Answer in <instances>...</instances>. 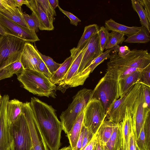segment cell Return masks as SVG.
<instances>
[{"mask_svg": "<svg viewBox=\"0 0 150 150\" xmlns=\"http://www.w3.org/2000/svg\"><path fill=\"white\" fill-rule=\"evenodd\" d=\"M144 7V11L147 18L150 22V0H137Z\"/></svg>", "mask_w": 150, "mask_h": 150, "instance_id": "7dc6e473", "label": "cell"}, {"mask_svg": "<svg viewBox=\"0 0 150 150\" xmlns=\"http://www.w3.org/2000/svg\"><path fill=\"white\" fill-rule=\"evenodd\" d=\"M143 70H138L118 79V89L119 98L137 83L139 79Z\"/></svg>", "mask_w": 150, "mask_h": 150, "instance_id": "ffe728a7", "label": "cell"}, {"mask_svg": "<svg viewBox=\"0 0 150 150\" xmlns=\"http://www.w3.org/2000/svg\"><path fill=\"white\" fill-rule=\"evenodd\" d=\"M92 90L84 88L73 97L72 103L60 116L62 130L67 134L81 111L84 109L90 99Z\"/></svg>", "mask_w": 150, "mask_h": 150, "instance_id": "5b68a950", "label": "cell"}, {"mask_svg": "<svg viewBox=\"0 0 150 150\" xmlns=\"http://www.w3.org/2000/svg\"><path fill=\"white\" fill-rule=\"evenodd\" d=\"M99 29V26L95 24L90 25L85 27L83 33L79 42L76 48L74 47L77 53L83 48L93 36L98 33Z\"/></svg>", "mask_w": 150, "mask_h": 150, "instance_id": "4316f807", "label": "cell"}, {"mask_svg": "<svg viewBox=\"0 0 150 150\" xmlns=\"http://www.w3.org/2000/svg\"><path fill=\"white\" fill-rule=\"evenodd\" d=\"M145 146L146 150H150V112L145 119L144 124Z\"/></svg>", "mask_w": 150, "mask_h": 150, "instance_id": "8d00e7d4", "label": "cell"}, {"mask_svg": "<svg viewBox=\"0 0 150 150\" xmlns=\"http://www.w3.org/2000/svg\"><path fill=\"white\" fill-rule=\"evenodd\" d=\"M14 6L21 10V6L23 4L26 5L28 3L27 0H13Z\"/></svg>", "mask_w": 150, "mask_h": 150, "instance_id": "816d5d0a", "label": "cell"}, {"mask_svg": "<svg viewBox=\"0 0 150 150\" xmlns=\"http://www.w3.org/2000/svg\"><path fill=\"white\" fill-rule=\"evenodd\" d=\"M52 7L55 10V8L59 5V1L58 0H48Z\"/></svg>", "mask_w": 150, "mask_h": 150, "instance_id": "f5cc1de1", "label": "cell"}, {"mask_svg": "<svg viewBox=\"0 0 150 150\" xmlns=\"http://www.w3.org/2000/svg\"><path fill=\"white\" fill-rule=\"evenodd\" d=\"M30 150H34L33 146L32 147H31V149H30Z\"/></svg>", "mask_w": 150, "mask_h": 150, "instance_id": "91938a15", "label": "cell"}, {"mask_svg": "<svg viewBox=\"0 0 150 150\" xmlns=\"http://www.w3.org/2000/svg\"><path fill=\"white\" fill-rule=\"evenodd\" d=\"M98 34L101 50L103 52L109 42L110 33L104 26H102L99 28Z\"/></svg>", "mask_w": 150, "mask_h": 150, "instance_id": "d6a6232c", "label": "cell"}, {"mask_svg": "<svg viewBox=\"0 0 150 150\" xmlns=\"http://www.w3.org/2000/svg\"><path fill=\"white\" fill-rule=\"evenodd\" d=\"M133 109L127 108L125 116L120 123L121 127L122 150H129L130 129L132 123Z\"/></svg>", "mask_w": 150, "mask_h": 150, "instance_id": "d6986e66", "label": "cell"}, {"mask_svg": "<svg viewBox=\"0 0 150 150\" xmlns=\"http://www.w3.org/2000/svg\"><path fill=\"white\" fill-rule=\"evenodd\" d=\"M85 109V108H84ZM84 109L82 110L73 124L69 133L67 134L72 150L75 147L83 125Z\"/></svg>", "mask_w": 150, "mask_h": 150, "instance_id": "44dd1931", "label": "cell"}, {"mask_svg": "<svg viewBox=\"0 0 150 150\" xmlns=\"http://www.w3.org/2000/svg\"><path fill=\"white\" fill-rule=\"evenodd\" d=\"M93 135L86 128L84 127L83 137L81 150H84L86 146L90 141Z\"/></svg>", "mask_w": 150, "mask_h": 150, "instance_id": "ee69618b", "label": "cell"}, {"mask_svg": "<svg viewBox=\"0 0 150 150\" xmlns=\"http://www.w3.org/2000/svg\"><path fill=\"white\" fill-rule=\"evenodd\" d=\"M140 30L136 33L131 35H128L124 42L129 43H146L150 41L149 33L144 26L140 27Z\"/></svg>", "mask_w": 150, "mask_h": 150, "instance_id": "f1b7e54d", "label": "cell"}, {"mask_svg": "<svg viewBox=\"0 0 150 150\" xmlns=\"http://www.w3.org/2000/svg\"><path fill=\"white\" fill-rule=\"evenodd\" d=\"M111 49L113 50L114 52L117 53L118 55L121 57L127 54L131 50L127 46H120L119 45L115 46Z\"/></svg>", "mask_w": 150, "mask_h": 150, "instance_id": "f35d334b", "label": "cell"}, {"mask_svg": "<svg viewBox=\"0 0 150 150\" xmlns=\"http://www.w3.org/2000/svg\"><path fill=\"white\" fill-rule=\"evenodd\" d=\"M105 28L108 30L120 33L125 35H131L138 31L140 27H129L116 22L112 18L106 21L105 23Z\"/></svg>", "mask_w": 150, "mask_h": 150, "instance_id": "d4e9b609", "label": "cell"}, {"mask_svg": "<svg viewBox=\"0 0 150 150\" xmlns=\"http://www.w3.org/2000/svg\"><path fill=\"white\" fill-rule=\"evenodd\" d=\"M22 111L28 127L34 150H50L30 107V102L23 103Z\"/></svg>", "mask_w": 150, "mask_h": 150, "instance_id": "30bf717a", "label": "cell"}, {"mask_svg": "<svg viewBox=\"0 0 150 150\" xmlns=\"http://www.w3.org/2000/svg\"><path fill=\"white\" fill-rule=\"evenodd\" d=\"M137 143L140 150H146L145 146L144 125L141 129L139 138L137 141Z\"/></svg>", "mask_w": 150, "mask_h": 150, "instance_id": "b9f144b4", "label": "cell"}, {"mask_svg": "<svg viewBox=\"0 0 150 150\" xmlns=\"http://www.w3.org/2000/svg\"><path fill=\"white\" fill-rule=\"evenodd\" d=\"M144 101L147 107L150 110V87L142 84Z\"/></svg>", "mask_w": 150, "mask_h": 150, "instance_id": "bcb514c9", "label": "cell"}, {"mask_svg": "<svg viewBox=\"0 0 150 150\" xmlns=\"http://www.w3.org/2000/svg\"><path fill=\"white\" fill-rule=\"evenodd\" d=\"M111 49L107 50L100 55L95 58L83 70L76 75L72 80L68 88L76 87L82 85L95 69L105 60L110 59Z\"/></svg>", "mask_w": 150, "mask_h": 150, "instance_id": "9a60e30c", "label": "cell"}, {"mask_svg": "<svg viewBox=\"0 0 150 150\" xmlns=\"http://www.w3.org/2000/svg\"><path fill=\"white\" fill-rule=\"evenodd\" d=\"M8 95H4L0 105V150H11L9 126L6 117V107L9 100Z\"/></svg>", "mask_w": 150, "mask_h": 150, "instance_id": "4fadbf2b", "label": "cell"}, {"mask_svg": "<svg viewBox=\"0 0 150 150\" xmlns=\"http://www.w3.org/2000/svg\"><path fill=\"white\" fill-rule=\"evenodd\" d=\"M38 71L42 74L49 79L52 75L49 71L42 58L38 66Z\"/></svg>", "mask_w": 150, "mask_h": 150, "instance_id": "60d3db41", "label": "cell"}, {"mask_svg": "<svg viewBox=\"0 0 150 150\" xmlns=\"http://www.w3.org/2000/svg\"><path fill=\"white\" fill-rule=\"evenodd\" d=\"M116 124L105 120L97 130V138L98 141L103 146L111 137Z\"/></svg>", "mask_w": 150, "mask_h": 150, "instance_id": "7402d4cb", "label": "cell"}, {"mask_svg": "<svg viewBox=\"0 0 150 150\" xmlns=\"http://www.w3.org/2000/svg\"><path fill=\"white\" fill-rule=\"evenodd\" d=\"M125 35L120 32L112 31L110 33V37L109 42L105 49H111L115 46L121 44L125 40Z\"/></svg>", "mask_w": 150, "mask_h": 150, "instance_id": "4dcf8cb0", "label": "cell"}, {"mask_svg": "<svg viewBox=\"0 0 150 150\" xmlns=\"http://www.w3.org/2000/svg\"><path fill=\"white\" fill-rule=\"evenodd\" d=\"M132 7L138 13L142 26H144L149 32L150 33V22L147 18L144 8L137 0H131Z\"/></svg>", "mask_w": 150, "mask_h": 150, "instance_id": "f546056e", "label": "cell"}, {"mask_svg": "<svg viewBox=\"0 0 150 150\" xmlns=\"http://www.w3.org/2000/svg\"><path fill=\"white\" fill-rule=\"evenodd\" d=\"M9 132L11 150H30L32 146L31 137L23 112L20 117L9 126Z\"/></svg>", "mask_w": 150, "mask_h": 150, "instance_id": "52a82bcc", "label": "cell"}, {"mask_svg": "<svg viewBox=\"0 0 150 150\" xmlns=\"http://www.w3.org/2000/svg\"><path fill=\"white\" fill-rule=\"evenodd\" d=\"M84 127L83 125L75 147L73 150H81L83 137Z\"/></svg>", "mask_w": 150, "mask_h": 150, "instance_id": "681fc988", "label": "cell"}, {"mask_svg": "<svg viewBox=\"0 0 150 150\" xmlns=\"http://www.w3.org/2000/svg\"><path fill=\"white\" fill-rule=\"evenodd\" d=\"M136 150H140V149L137 146V145L136 146Z\"/></svg>", "mask_w": 150, "mask_h": 150, "instance_id": "6f0895ef", "label": "cell"}, {"mask_svg": "<svg viewBox=\"0 0 150 150\" xmlns=\"http://www.w3.org/2000/svg\"><path fill=\"white\" fill-rule=\"evenodd\" d=\"M58 7L59 10L69 19L71 24L77 26L78 23L81 21L80 19L72 13L62 9L59 6Z\"/></svg>", "mask_w": 150, "mask_h": 150, "instance_id": "ab89813d", "label": "cell"}, {"mask_svg": "<svg viewBox=\"0 0 150 150\" xmlns=\"http://www.w3.org/2000/svg\"><path fill=\"white\" fill-rule=\"evenodd\" d=\"M149 64L150 54L147 50H133L122 57L114 52L107 63L105 73L118 80Z\"/></svg>", "mask_w": 150, "mask_h": 150, "instance_id": "7a4b0ae2", "label": "cell"}, {"mask_svg": "<svg viewBox=\"0 0 150 150\" xmlns=\"http://www.w3.org/2000/svg\"><path fill=\"white\" fill-rule=\"evenodd\" d=\"M103 52L101 50L98 33L93 36L88 41L86 48L76 75L82 71L93 60Z\"/></svg>", "mask_w": 150, "mask_h": 150, "instance_id": "2e32d148", "label": "cell"}, {"mask_svg": "<svg viewBox=\"0 0 150 150\" xmlns=\"http://www.w3.org/2000/svg\"><path fill=\"white\" fill-rule=\"evenodd\" d=\"M42 9L46 14L51 21L53 23L54 16H56L55 11L52 7L48 0H36Z\"/></svg>", "mask_w": 150, "mask_h": 150, "instance_id": "1f68e13d", "label": "cell"}, {"mask_svg": "<svg viewBox=\"0 0 150 150\" xmlns=\"http://www.w3.org/2000/svg\"><path fill=\"white\" fill-rule=\"evenodd\" d=\"M13 76L4 68L0 70V80L10 78Z\"/></svg>", "mask_w": 150, "mask_h": 150, "instance_id": "f907efd6", "label": "cell"}, {"mask_svg": "<svg viewBox=\"0 0 150 150\" xmlns=\"http://www.w3.org/2000/svg\"><path fill=\"white\" fill-rule=\"evenodd\" d=\"M25 42L13 36L0 35V70L20 58Z\"/></svg>", "mask_w": 150, "mask_h": 150, "instance_id": "ba28073f", "label": "cell"}, {"mask_svg": "<svg viewBox=\"0 0 150 150\" xmlns=\"http://www.w3.org/2000/svg\"><path fill=\"white\" fill-rule=\"evenodd\" d=\"M58 150H72L71 146H69L67 147H65Z\"/></svg>", "mask_w": 150, "mask_h": 150, "instance_id": "9f6ffc18", "label": "cell"}, {"mask_svg": "<svg viewBox=\"0 0 150 150\" xmlns=\"http://www.w3.org/2000/svg\"><path fill=\"white\" fill-rule=\"evenodd\" d=\"M119 98L118 79L105 73L92 90L90 99L100 101L106 113L110 106Z\"/></svg>", "mask_w": 150, "mask_h": 150, "instance_id": "8992f818", "label": "cell"}, {"mask_svg": "<svg viewBox=\"0 0 150 150\" xmlns=\"http://www.w3.org/2000/svg\"><path fill=\"white\" fill-rule=\"evenodd\" d=\"M119 150H122V147H121Z\"/></svg>", "mask_w": 150, "mask_h": 150, "instance_id": "94428289", "label": "cell"}, {"mask_svg": "<svg viewBox=\"0 0 150 150\" xmlns=\"http://www.w3.org/2000/svg\"><path fill=\"white\" fill-rule=\"evenodd\" d=\"M2 97L1 96V94L0 93V105L1 104V99L2 98Z\"/></svg>", "mask_w": 150, "mask_h": 150, "instance_id": "680465c9", "label": "cell"}, {"mask_svg": "<svg viewBox=\"0 0 150 150\" xmlns=\"http://www.w3.org/2000/svg\"><path fill=\"white\" fill-rule=\"evenodd\" d=\"M71 56L67 58L49 79L54 84L58 85L68 71L73 61L75 54L77 53L74 48L70 50Z\"/></svg>", "mask_w": 150, "mask_h": 150, "instance_id": "603a6c76", "label": "cell"}, {"mask_svg": "<svg viewBox=\"0 0 150 150\" xmlns=\"http://www.w3.org/2000/svg\"><path fill=\"white\" fill-rule=\"evenodd\" d=\"M150 64L141 71L138 83L150 87Z\"/></svg>", "mask_w": 150, "mask_h": 150, "instance_id": "74e56055", "label": "cell"}, {"mask_svg": "<svg viewBox=\"0 0 150 150\" xmlns=\"http://www.w3.org/2000/svg\"><path fill=\"white\" fill-rule=\"evenodd\" d=\"M40 56L49 71L52 75L61 65L56 62L50 57L43 55L40 52Z\"/></svg>", "mask_w": 150, "mask_h": 150, "instance_id": "836d02e7", "label": "cell"}, {"mask_svg": "<svg viewBox=\"0 0 150 150\" xmlns=\"http://www.w3.org/2000/svg\"><path fill=\"white\" fill-rule=\"evenodd\" d=\"M23 15L29 28L34 31L36 33L38 32L39 23L37 18L34 14L32 13L31 15H29L23 13Z\"/></svg>", "mask_w": 150, "mask_h": 150, "instance_id": "e575fe53", "label": "cell"}, {"mask_svg": "<svg viewBox=\"0 0 150 150\" xmlns=\"http://www.w3.org/2000/svg\"><path fill=\"white\" fill-rule=\"evenodd\" d=\"M23 103L14 99L8 101L6 107V117L9 126L14 122L22 113Z\"/></svg>", "mask_w": 150, "mask_h": 150, "instance_id": "cb8c5ba5", "label": "cell"}, {"mask_svg": "<svg viewBox=\"0 0 150 150\" xmlns=\"http://www.w3.org/2000/svg\"><path fill=\"white\" fill-rule=\"evenodd\" d=\"M95 150H103V146L98 142L95 147Z\"/></svg>", "mask_w": 150, "mask_h": 150, "instance_id": "11a10c76", "label": "cell"}, {"mask_svg": "<svg viewBox=\"0 0 150 150\" xmlns=\"http://www.w3.org/2000/svg\"><path fill=\"white\" fill-rule=\"evenodd\" d=\"M103 150H119L122 147L121 125L117 123L110 138L103 146Z\"/></svg>", "mask_w": 150, "mask_h": 150, "instance_id": "484cf974", "label": "cell"}, {"mask_svg": "<svg viewBox=\"0 0 150 150\" xmlns=\"http://www.w3.org/2000/svg\"><path fill=\"white\" fill-rule=\"evenodd\" d=\"M8 35L4 27L0 23V35L6 36Z\"/></svg>", "mask_w": 150, "mask_h": 150, "instance_id": "db71d44e", "label": "cell"}, {"mask_svg": "<svg viewBox=\"0 0 150 150\" xmlns=\"http://www.w3.org/2000/svg\"><path fill=\"white\" fill-rule=\"evenodd\" d=\"M15 7L13 0H0V11L9 10Z\"/></svg>", "mask_w": 150, "mask_h": 150, "instance_id": "7bdbcfd3", "label": "cell"}, {"mask_svg": "<svg viewBox=\"0 0 150 150\" xmlns=\"http://www.w3.org/2000/svg\"><path fill=\"white\" fill-rule=\"evenodd\" d=\"M40 52L35 46L30 42L25 43L20 57L25 69L38 71V66L41 59Z\"/></svg>", "mask_w": 150, "mask_h": 150, "instance_id": "5bb4252c", "label": "cell"}, {"mask_svg": "<svg viewBox=\"0 0 150 150\" xmlns=\"http://www.w3.org/2000/svg\"><path fill=\"white\" fill-rule=\"evenodd\" d=\"M142 86L140 83H136L116 100L109 107L105 120L116 124L120 123L125 116L127 108L133 109Z\"/></svg>", "mask_w": 150, "mask_h": 150, "instance_id": "277c9868", "label": "cell"}, {"mask_svg": "<svg viewBox=\"0 0 150 150\" xmlns=\"http://www.w3.org/2000/svg\"><path fill=\"white\" fill-rule=\"evenodd\" d=\"M23 13L21 10L17 7L9 10L0 11V15L24 27L29 28L24 20Z\"/></svg>", "mask_w": 150, "mask_h": 150, "instance_id": "83f0119b", "label": "cell"}, {"mask_svg": "<svg viewBox=\"0 0 150 150\" xmlns=\"http://www.w3.org/2000/svg\"><path fill=\"white\" fill-rule=\"evenodd\" d=\"M106 116L104 109L99 100H89L84 111L83 125L93 134L105 120Z\"/></svg>", "mask_w": 150, "mask_h": 150, "instance_id": "9c48e42d", "label": "cell"}, {"mask_svg": "<svg viewBox=\"0 0 150 150\" xmlns=\"http://www.w3.org/2000/svg\"><path fill=\"white\" fill-rule=\"evenodd\" d=\"M17 76L24 88L30 93L40 96L55 98L56 86L41 73L25 69Z\"/></svg>", "mask_w": 150, "mask_h": 150, "instance_id": "3957f363", "label": "cell"}, {"mask_svg": "<svg viewBox=\"0 0 150 150\" xmlns=\"http://www.w3.org/2000/svg\"><path fill=\"white\" fill-rule=\"evenodd\" d=\"M88 42L79 52L75 54L67 74L58 84V89L63 92H64L68 88L69 85L77 74L83 54L87 47Z\"/></svg>", "mask_w": 150, "mask_h": 150, "instance_id": "e0dca14e", "label": "cell"}, {"mask_svg": "<svg viewBox=\"0 0 150 150\" xmlns=\"http://www.w3.org/2000/svg\"><path fill=\"white\" fill-rule=\"evenodd\" d=\"M30 105L50 150H58L61 146L62 129L56 110L38 98H31Z\"/></svg>", "mask_w": 150, "mask_h": 150, "instance_id": "6da1fadb", "label": "cell"}, {"mask_svg": "<svg viewBox=\"0 0 150 150\" xmlns=\"http://www.w3.org/2000/svg\"><path fill=\"white\" fill-rule=\"evenodd\" d=\"M93 150H95V148Z\"/></svg>", "mask_w": 150, "mask_h": 150, "instance_id": "6125c7cd", "label": "cell"}, {"mask_svg": "<svg viewBox=\"0 0 150 150\" xmlns=\"http://www.w3.org/2000/svg\"><path fill=\"white\" fill-rule=\"evenodd\" d=\"M137 145V141L132 127V122L130 129L129 150H136Z\"/></svg>", "mask_w": 150, "mask_h": 150, "instance_id": "f6af8a7d", "label": "cell"}, {"mask_svg": "<svg viewBox=\"0 0 150 150\" xmlns=\"http://www.w3.org/2000/svg\"><path fill=\"white\" fill-rule=\"evenodd\" d=\"M150 110L145 103L142 87L134 104L132 113V127L136 141Z\"/></svg>", "mask_w": 150, "mask_h": 150, "instance_id": "7c38bea8", "label": "cell"}, {"mask_svg": "<svg viewBox=\"0 0 150 150\" xmlns=\"http://www.w3.org/2000/svg\"><path fill=\"white\" fill-rule=\"evenodd\" d=\"M13 75L16 74L18 76L24 70L20 58L16 61L4 68Z\"/></svg>", "mask_w": 150, "mask_h": 150, "instance_id": "d590c367", "label": "cell"}, {"mask_svg": "<svg viewBox=\"0 0 150 150\" xmlns=\"http://www.w3.org/2000/svg\"><path fill=\"white\" fill-rule=\"evenodd\" d=\"M97 131L93 134L90 141L86 146L83 150H93L94 149L98 142L97 138Z\"/></svg>", "mask_w": 150, "mask_h": 150, "instance_id": "c3c4849f", "label": "cell"}, {"mask_svg": "<svg viewBox=\"0 0 150 150\" xmlns=\"http://www.w3.org/2000/svg\"><path fill=\"white\" fill-rule=\"evenodd\" d=\"M0 23L8 35L20 38L26 42L33 43L40 40L35 32L0 15Z\"/></svg>", "mask_w": 150, "mask_h": 150, "instance_id": "8fae6325", "label": "cell"}, {"mask_svg": "<svg viewBox=\"0 0 150 150\" xmlns=\"http://www.w3.org/2000/svg\"><path fill=\"white\" fill-rule=\"evenodd\" d=\"M27 1L26 5L37 18L39 24V29L41 30H53L54 28L53 23L51 21L36 0Z\"/></svg>", "mask_w": 150, "mask_h": 150, "instance_id": "ac0fdd59", "label": "cell"}]
</instances>
